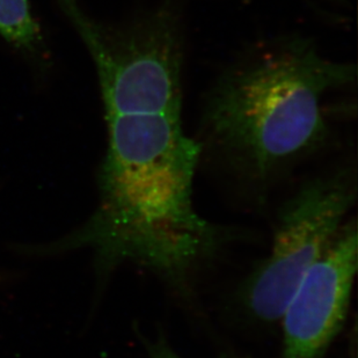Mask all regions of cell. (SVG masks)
<instances>
[{"mask_svg":"<svg viewBox=\"0 0 358 358\" xmlns=\"http://www.w3.org/2000/svg\"><path fill=\"white\" fill-rule=\"evenodd\" d=\"M145 347L150 358H182L173 350L172 347L162 336L153 341L145 340Z\"/></svg>","mask_w":358,"mask_h":358,"instance_id":"5","label":"cell"},{"mask_svg":"<svg viewBox=\"0 0 358 358\" xmlns=\"http://www.w3.org/2000/svg\"><path fill=\"white\" fill-rule=\"evenodd\" d=\"M356 196L355 172L343 167L308 180L284 203L271 253L238 292L252 320H280L294 289L334 239Z\"/></svg>","mask_w":358,"mask_h":358,"instance_id":"2","label":"cell"},{"mask_svg":"<svg viewBox=\"0 0 358 358\" xmlns=\"http://www.w3.org/2000/svg\"><path fill=\"white\" fill-rule=\"evenodd\" d=\"M0 35L24 49L38 43L40 31L28 0H0Z\"/></svg>","mask_w":358,"mask_h":358,"instance_id":"4","label":"cell"},{"mask_svg":"<svg viewBox=\"0 0 358 358\" xmlns=\"http://www.w3.org/2000/svg\"><path fill=\"white\" fill-rule=\"evenodd\" d=\"M356 80L311 41L287 38L224 72L203 109L206 139L232 169L266 183L311 156L331 135L327 99Z\"/></svg>","mask_w":358,"mask_h":358,"instance_id":"1","label":"cell"},{"mask_svg":"<svg viewBox=\"0 0 358 358\" xmlns=\"http://www.w3.org/2000/svg\"><path fill=\"white\" fill-rule=\"evenodd\" d=\"M356 222L342 225L282 315L283 358H321L345 324L357 271Z\"/></svg>","mask_w":358,"mask_h":358,"instance_id":"3","label":"cell"}]
</instances>
